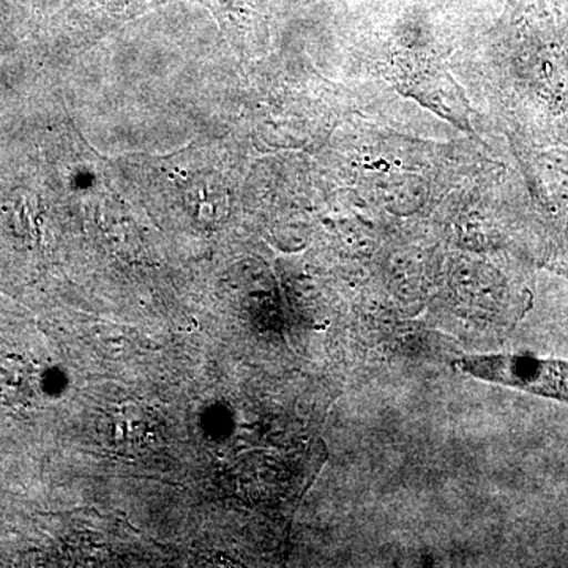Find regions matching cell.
<instances>
[{
	"label": "cell",
	"mask_w": 568,
	"mask_h": 568,
	"mask_svg": "<svg viewBox=\"0 0 568 568\" xmlns=\"http://www.w3.org/2000/svg\"><path fill=\"white\" fill-rule=\"evenodd\" d=\"M459 373L497 386L568 403V362L530 355H466L454 364Z\"/></svg>",
	"instance_id": "6da1fadb"
},
{
	"label": "cell",
	"mask_w": 568,
	"mask_h": 568,
	"mask_svg": "<svg viewBox=\"0 0 568 568\" xmlns=\"http://www.w3.org/2000/svg\"><path fill=\"white\" fill-rule=\"evenodd\" d=\"M110 429L115 446L144 452L162 436V422L144 403L125 402L111 410Z\"/></svg>",
	"instance_id": "7a4b0ae2"
},
{
	"label": "cell",
	"mask_w": 568,
	"mask_h": 568,
	"mask_svg": "<svg viewBox=\"0 0 568 568\" xmlns=\"http://www.w3.org/2000/svg\"><path fill=\"white\" fill-rule=\"evenodd\" d=\"M36 377L28 362L0 353V402L26 405L36 395Z\"/></svg>",
	"instance_id": "3957f363"
}]
</instances>
